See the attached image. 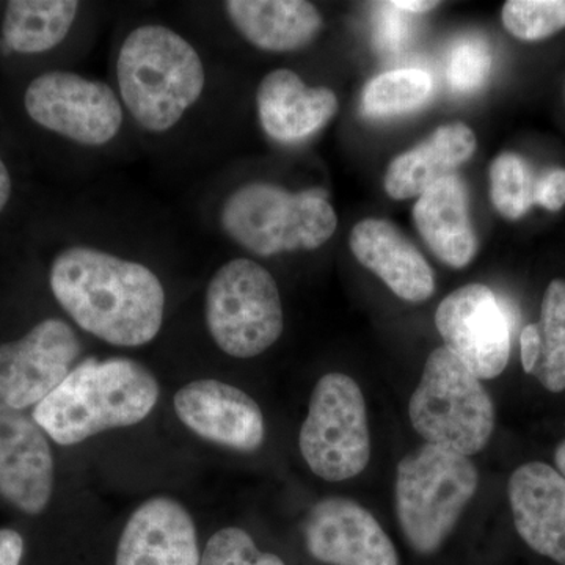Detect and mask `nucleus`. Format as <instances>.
I'll return each instance as SVG.
<instances>
[{"mask_svg":"<svg viewBox=\"0 0 565 565\" xmlns=\"http://www.w3.org/2000/svg\"><path fill=\"white\" fill-rule=\"evenodd\" d=\"M50 286L66 315L104 343L140 348L161 332L166 291L141 263L73 245L52 262Z\"/></svg>","mask_w":565,"mask_h":565,"instance_id":"f257e3e1","label":"nucleus"},{"mask_svg":"<svg viewBox=\"0 0 565 565\" xmlns=\"http://www.w3.org/2000/svg\"><path fill=\"white\" fill-rule=\"evenodd\" d=\"M158 381L131 359L87 360L71 371L32 416L52 441L79 445L93 435L143 422L158 404Z\"/></svg>","mask_w":565,"mask_h":565,"instance_id":"f03ea898","label":"nucleus"},{"mask_svg":"<svg viewBox=\"0 0 565 565\" xmlns=\"http://www.w3.org/2000/svg\"><path fill=\"white\" fill-rule=\"evenodd\" d=\"M121 102L145 131H170L200 102L206 71L199 51L161 24L134 29L117 58Z\"/></svg>","mask_w":565,"mask_h":565,"instance_id":"7ed1b4c3","label":"nucleus"},{"mask_svg":"<svg viewBox=\"0 0 565 565\" xmlns=\"http://www.w3.org/2000/svg\"><path fill=\"white\" fill-rule=\"evenodd\" d=\"M223 232L258 256L316 250L332 239L338 217L327 193L286 191L270 182H248L225 200Z\"/></svg>","mask_w":565,"mask_h":565,"instance_id":"20e7f679","label":"nucleus"},{"mask_svg":"<svg viewBox=\"0 0 565 565\" xmlns=\"http://www.w3.org/2000/svg\"><path fill=\"white\" fill-rule=\"evenodd\" d=\"M479 486L470 457L423 445L397 463L396 515L408 544L422 555L437 552L455 530Z\"/></svg>","mask_w":565,"mask_h":565,"instance_id":"39448f33","label":"nucleus"},{"mask_svg":"<svg viewBox=\"0 0 565 565\" xmlns=\"http://www.w3.org/2000/svg\"><path fill=\"white\" fill-rule=\"evenodd\" d=\"M408 415L426 444L467 457L481 452L494 429L493 401L481 379L446 348L427 356Z\"/></svg>","mask_w":565,"mask_h":565,"instance_id":"423d86ee","label":"nucleus"},{"mask_svg":"<svg viewBox=\"0 0 565 565\" xmlns=\"http://www.w3.org/2000/svg\"><path fill=\"white\" fill-rule=\"evenodd\" d=\"M204 313L212 340L234 359L262 355L285 329L277 281L248 258L232 259L212 275Z\"/></svg>","mask_w":565,"mask_h":565,"instance_id":"0eeeda50","label":"nucleus"},{"mask_svg":"<svg viewBox=\"0 0 565 565\" xmlns=\"http://www.w3.org/2000/svg\"><path fill=\"white\" fill-rule=\"evenodd\" d=\"M300 452L316 476L348 481L364 471L371 459L366 404L349 375H322L311 393L299 435Z\"/></svg>","mask_w":565,"mask_h":565,"instance_id":"6e6552de","label":"nucleus"},{"mask_svg":"<svg viewBox=\"0 0 565 565\" xmlns=\"http://www.w3.org/2000/svg\"><path fill=\"white\" fill-rule=\"evenodd\" d=\"M29 117L41 128L84 147H103L122 126L121 99L106 82L73 71H47L24 93Z\"/></svg>","mask_w":565,"mask_h":565,"instance_id":"1a4fd4ad","label":"nucleus"},{"mask_svg":"<svg viewBox=\"0 0 565 565\" xmlns=\"http://www.w3.org/2000/svg\"><path fill=\"white\" fill-rule=\"evenodd\" d=\"M435 326L445 348L476 377L490 381L503 374L514 326L508 305L489 286L471 282L446 296L435 313Z\"/></svg>","mask_w":565,"mask_h":565,"instance_id":"9d476101","label":"nucleus"},{"mask_svg":"<svg viewBox=\"0 0 565 565\" xmlns=\"http://www.w3.org/2000/svg\"><path fill=\"white\" fill-rule=\"evenodd\" d=\"M79 337L62 319H44L20 340L0 343V404L36 407L74 370Z\"/></svg>","mask_w":565,"mask_h":565,"instance_id":"9b49d317","label":"nucleus"},{"mask_svg":"<svg viewBox=\"0 0 565 565\" xmlns=\"http://www.w3.org/2000/svg\"><path fill=\"white\" fill-rule=\"evenodd\" d=\"M54 481L50 437L32 415L0 404V497L22 514L40 515Z\"/></svg>","mask_w":565,"mask_h":565,"instance_id":"f8f14e48","label":"nucleus"},{"mask_svg":"<svg viewBox=\"0 0 565 565\" xmlns=\"http://www.w3.org/2000/svg\"><path fill=\"white\" fill-rule=\"evenodd\" d=\"M305 542L316 559L329 565H399L384 527L363 505L326 498L305 520Z\"/></svg>","mask_w":565,"mask_h":565,"instance_id":"ddd939ff","label":"nucleus"},{"mask_svg":"<svg viewBox=\"0 0 565 565\" xmlns=\"http://www.w3.org/2000/svg\"><path fill=\"white\" fill-rule=\"evenodd\" d=\"M174 412L193 434L233 451L253 452L266 440L259 405L243 390L204 379L174 394Z\"/></svg>","mask_w":565,"mask_h":565,"instance_id":"4468645a","label":"nucleus"},{"mask_svg":"<svg viewBox=\"0 0 565 565\" xmlns=\"http://www.w3.org/2000/svg\"><path fill=\"white\" fill-rule=\"evenodd\" d=\"M516 533L539 555L565 565V478L544 462H527L509 479Z\"/></svg>","mask_w":565,"mask_h":565,"instance_id":"2eb2a0df","label":"nucleus"},{"mask_svg":"<svg viewBox=\"0 0 565 565\" xmlns=\"http://www.w3.org/2000/svg\"><path fill=\"white\" fill-rule=\"evenodd\" d=\"M115 565H200L188 509L167 497L140 504L122 530Z\"/></svg>","mask_w":565,"mask_h":565,"instance_id":"dca6fc26","label":"nucleus"},{"mask_svg":"<svg viewBox=\"0 0 565 565\" xmlns=\"http://www.w3.org/2000/svg\"><path fill=\"white\" fill-rule=\"evenodd\" d=\"M356 262L377 275L399 299L422 303L435 292L429 264L392 222L364 218L349 237Z\"/></svg>","mask_w":565,"mask_h":565,"instance_id":"f3484780","label":"nucleus"},{"mask_svg":"<svg viewBox=\"0 0 565 565\" xmlns=\"http://www.w3.org/2000/svg\"><path fill=\"white\" fill-rule=\"evenodd\" d=\"M264 132L281 143L313 136L338 111V98L327 87H308L291 70L270 71L256 92Z\"/></svg>","mask_w":565,"mask_h":565,"instance_id":"a211bd4d","label":"nucleus"},{"mask_svg":"<svg viewBox=\"0 0 565 565\" xmlns=\"http://www.w3.org/2000/svg\"><path fill=\"white\" fill-rule=\"evenodd\" d=\"M414 223L430 252L452 269H463L478 253L467 188L457 174L435 182L418 196Z\"/></svg>","mask_w":565,"mask_h":565,"instance_id":"6ab92c4d","label":"nucleus"},{"mask_svg":"<svg viewBox=\"0 0 565 565\" xmlns=\"http://www.w3.org/2000/svg\"><path fill=\"white\" fill-rule=\"evenodd\" d=\"M478 141L463 122L435 129L429 139L394 158L386 169L384 188L393 200L422 195L435 182L455 174L475 154Z\"/></svg>","mask_w":565,"mask_h":565,"instance_id":"aec40b11","label":"nucleus"},{"mask_svg":"<svg viewBox=\"0 0 565 565\" xmlns=\"http://www.w3.org/2000/svg\"><path fill=\"white\" fill-rule=\"evenodd\" d=\"M225 11L248 43L267 52H292L313 43L322 17L305 0H228Z\"/></svg>","mask_w":565,"mask_h":565,"instance_id":"412c9836","label":"nucleus"},{"mask_svg":"<svg viewBox=\"0 0 565 565\" xmlns=\"http://www.w3.org/2000/svg\"><path fill=\"white\" fill-rule=\"evenodd\" d=\"M76 0H11L2 21V39L18 54H43L68 36L77 13Z\"/></svg>","mask_w":565,"mask_h":565,"instance_id":"4be33fe9","label":"nucleus"},{"mask_svg":"<svg viewBox=\"0 0 565 565\" xmlns=\"http://www.w3.org/2000/svg\"><path fill=\"white\" fill-rule=\"evenodd\" d=\"M433 93V77L424 70L386 71L363 88L362 110L370 118L396 117L419 109Z\"/></svg>","mask_w":565,"mask_h":565,"instance_id":"5701e85b","label":"nucleus"},{"mask_svg":"<svg viewBox=\"0 0 565 565\" xmlns=\"http://www.w3.org/2000/svg\"><path fill=\"white\" fill-rule=\"evenodd\" d=\"M539 359L533 373L550 393L565 392V280H553L542 302L537 322Z\"/></svg>","mask_w":565,"mask_h":565,"instance_id":"b1692460","label":"nucleus"},{"mask_svg":"<svg viewBox=\"0 0 565 565\" xmlns=\"http://www.w3.org/2000/svg\"><path fill=\"white\" fill-rule=\"evenodd\" d=\"M533 173L514 152L497 156L490 166V199L508 221H519L534 204Z\"/></svg>","mask_w":565,"mask_h":565,"instance_id":"393cba45","label":"nucleus"},{"mask_svg":"<svg viewBox=\"0 0 565 565\" xmlns=\"http://www.w3.org/2000/svg\"><path fill=\"white\" fill-rule=\"evenodd\" d=\"M504 28L523 41H539L565 29V0H509L504 3Z\"/></svg>","mask_w":565,"mask_h":565,"instance_id":"a878e982","label":"nucleus"},{"mask_svg":"<svg viewBox=\"0 0 565 565\" xmlns=\"http://www.w3.org/2000/svg\"><path fill=\"white\" fill-rule=\"evenodd\" d=\"M493 55L481 36H463L449 50L446 79L457 93H475L486 84L492 70Z\"/></svg>","mask_w":565,"mask_h":565,"instance_id":"bb28decb","label":"nucleus"},{"mask_svg":"<svg viewBox=\"0 0 565 565\" xmlns=\"http://www.w3.org/2000/svg\"><path fill=\"white\" fill-rule=\"evenodd\" d=\"M200 565H285L281 557L259 552L252 535L241 527H223L204 548Z\"/></svg>","mask_w":565,"mask_h":565,"instance_id":"cd10ccee","label":"nucleus"},{"mask_svg":"<svg viewBox=\"0 0 565 565\" xmlns=\"http://www.w3.org/2000/svg\"><path fill=\"white\" fill-rule=\"evenodd\" d=\"M534 204L548 211H559L565 206V170L553 169L542 174L534 184Z\"/></svg>","mask_w":565,"mask_h":565,"instance_id":"c85d7f7f","label":"nucleus"},{"mask_svg":"<svg viewBox=\"0 0 565 565\" xmlns=\"http://www.w3.org/2000/svg\"><path fill=\"white\" fill-rule=\"evenodd\" d=\"M385 7V14L381 18V24H379L377 40L381 46L386 50H396L399 46L401 41L404 39L405 18H401L397 10L390 6V2L382 3Z\"/></svg>","mask_w":565,"mask_h":565,"instance_id":"c756f323","label":"nucleus"},{"mask_svg":"<svg viewBox=\"0 0 565 565\" xmlns=\"http://www.w3.org/2000/svg\"><path fill=\"white\" fill-rule=\"evenodd\" d=\"M24 539L18 531L0 527V565H21Z\"/></svg>","mask_w":565,"mask_h":565,"instance_id":"7c9ffc66","label":"nucleus"},{"mask_svg":"<svg viewBox=\"0 0 565 565\" xmlns=\"http://www.w3.org/2000/svg\"><path fill=\"white\" fill-rule=\"evenodd\" d=\"M539 349H541V340H539L537 323H527L520 333V352H522V364L526 374L533 373L539 359Z\"/></svg>","mask_w":565,"mask_h":565,"instance_id":"2f4dec72","label":"nucleus"},{"mask_svg":"<svg viewBox=\"0 0 565 565\" xmlns=\"http://www.w3.org/2000/svg\"><path fill=\"white\" fill-rule=\"evenodd\" d=\"M390 6L404 11V13H427V11L437 9L438 2H427V0H393V2H390Z\"/></svg>","mask_w":565,"mask_h":565,"instance_id":"473e14b6","label":"nucleus"},{"mask_svg":"<svg viewBox=\"0 0 565 565\" xmlns=\"http://www.w3.org/2000/svg\"><path fill=\"white\" fill-rule=\"evenodd\" d=\"M11 191H13V184H11L9 167L0 159V212L9 204Z\"/></svg>","mask_w":565,"mask_h":565,"instance_id":"72a5a7b5","label":"nucleus"},{"mask_svg":"<svg viewBox=\"0 0 565 565\" xmlns=\"http://www.w3.org/2000/svg\"><path fill=\"white\" fill-rule=\"evenodd\" d=\"M555 462L557 471L565 478V440L561 441L559 446L556 448Z\"/></svg>","mask_w":565,"mask_h":565,"instance_id":"f704fd0d","label":"nucleus"}]
</instances>
